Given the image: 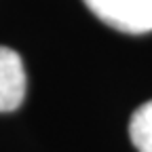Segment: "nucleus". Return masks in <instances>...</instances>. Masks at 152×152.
<instances>
[{"label": "nucleus", "instance_id": "nucleus-1", "mask_svg": "<svg viewBox=\"0 0 152 152\" xmlns=\"http://www.w3.org/2000/svg\"><path fill=\"white\" fill-rule=\"evenodd\" d=\"M89 11L114 30L127 34L152 32V0H83Z\"/></svg>", "mask_w": 152, "mask_h": 152}, {"label": "nucleus", "instance_id": "nucleus-2", "mask_svg": "<svg viewBox=\"0 0 152 152\" xmlns=\"http://www.w3.org/2000/svg\"><path fill=\"white\" fill-rule=\"evenodd\" d=\"M26 97V70L13 49L0 47V112H13Z\"/></svg>", "mask_w": 152, "mask_h": 152}, {"label": "nucleus", "instance_id": "nucleus-3", "mask_svg": "<svg viewBox=\"0 0 152 152\" xmlns=\"http://www.w3.org/2000/svg\"><path fill=\"white\" fill-rule=\"evenodd\" d=\"M129 135L137 152H152V99L133 112Z\"/></svg>", "mask_w": 152, "mask_h": 152}]
</instances>
